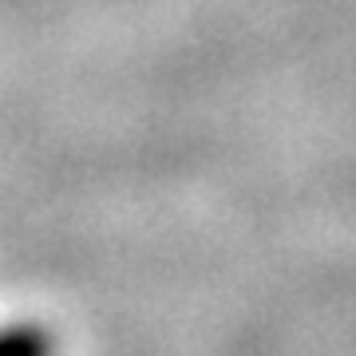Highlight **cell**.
Here are the masks:
<instances>
[{
    "instance_id": "6da1fadb",
    "label": "cell",
    "mask_w": 356,
    "mask_h": 356,
    "mask_svg": "<svg viewBox=\"0 0 356 356\" xmlns=\"http://www.w3.org/2000/svg\"><path fill=\"white\" fill-rule=\"evenodd\" d=\"M0 356H56V341L36 321L4 325L0 329Z\"/></svg>"
}]
</instances>
